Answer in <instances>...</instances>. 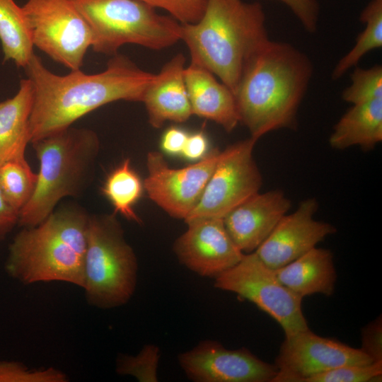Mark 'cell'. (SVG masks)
I'll return each mask as SVG.
<instances>
[{
	"label": "cell",
	"mask_w": 382,
	"mask_h": 382,
	"mask_svg": "<svg viewBox=\"0 0 382 382\" xmlns=\"http://www.w3.org/2000/svg\"><path fill=\"white\" fill-rule=\"evenodd\" d=\"M33 90L29 120L30 143L71 127L87 113L112 102H142L156 74L138 67L118 53L103 71L86 74L80 69L57 75L35 53L25 68Z\"/></svg>",
	"instance_id": "obj_1"
},
{
	"label": "cell",
	"mask_w": 382,
	"mask_h": 382,
	"mask_svg": "<svg viewBox=\"0 0 382 382\" xmlns=\"http://www.w3.org/2000/svg\"><path fill=\"white\" fill-rule=\"evenodd\" d=\"M313 73L310 58L292 45L270 39L245 67L234 92L240 122L258 140L295 129L297 112Z\"/></svg>",
	"instance_id": "obj_2"
},
{
	"label": "cell",
	"mask_w": 382,
	"mask_h": 382,
	"mask_svg": "<svg viewBox=\"0 0 382 382\" xmlns=\"http://www.w3.org/2000/svg\"><path fill=\"white\" fill-rule=\"evenodd\" d=\"M269 40L257 1L207 0L197 22L181 24L190 62L217 76L233 94L248 64Z\"/></svg>",
	"instance_id": "obj_3"
},
{
	"label": "cell",
	"mask_w": 382,
	"mask_h": 382,
	"mask_svg": "<svg viewBox=\"0 0 382 382\" xmlns=\"http://www.w3.org/2000/svg\"><path fill=\"white\" fill-rule=\"evenodd\" d=\"M89 214L76 204L23 227L9 245L6 272L24 284L60 281L83 288Z\"/></svg>",
	"instance_id": "obj_4"
},
{
	"label": "cell",
	"mask_w": 382,
	"mask_h": 382,
	"mask_svg": "<svg viewBox=\"0 0 382 382\" xmlns=\"http://www.w3.org/2000/svg\"><path fill=\"white\" fill-rule=\"evenodd\" d=\"M40 168L34 192L19 212L21 227L44 221L66 197H78L93 180L100 141L93 130L69 127L32 142Z\"/></svg>",
	"instance_id": "obj_5"
},
{
	"label": "cell",
	"mask_w": 382,
	"mask_h": 382,
	"mask_svg": "<svg viewBox=\"0 0 382 382\" xmlns=\"http://www.w3.org/2000/svg\"><path fill=\"white\" fill-rule=\"evenodd\" d=\"M83 289L87 302L109 309L126 304L137 284L138 262L116 214L89 215Z\"/></svg>",
	"instance_id": "obj_6"
},
{
	"label": "cell",
	"mask_w": 382,
	"mask_h": 382,
	"mask_svg": "<svg viewBox=\"0 0 382 382\" xmlns=\"http://www.w3.org/2000/svg\"><path fill=\"white\" fill-rule=\"evenodd\" d=\"M92 34V50L115 55L124 45L163 50L181 40V23L139 0H74Z\"/></svg>",
	"instance_id": "obj_7"
},
{
	"label": "cell",
	"mask_w": 382,
	"mask_h": 382,
	"mask_svg": "<svg viewBox=\"0 0 382 382\" xmlns=\"http://www.w3.org/2000/svg\"><path fill=\"white\" fill-rule=\"evenodd\" d=\"M214 286L253 303L281 325L285 336L309 328L303 298L284 285L255 252L243 254L236 265L214 279Z\"/></svg>",
	"instance_id": "obj_8"
},
{
	"label": "cell",
	"mask_w": 382,
	"mask_h": 382,
	"mask_svg": "<svg viewBox=\"0 0 382 382\" xmlns=\"http://www.w3.org/2000/svg\"><path fill=\"white\" fill-rule=\"evenodd\" d=\"M22 8L33 46L71 71L80 69L92 34L74 0H28Z\"/></svg>",
	"instance_id": "obj_9"
},
{
	"label": "cell",
	"mask_w": 382,
	"mask_h": 382,
	"mask_svg": "<svg viewBox=\"0 0 382 382\" xmlns=\"http://www.w3.org/2000/svg\"><path fill=\"white\" fill-rule=\"evenodd\" d=\"M257 139L238 141L220 151L202 195L185 222L197 218H221L257 193L262 184L253 152Z\"/></svg>",
	"instance_id": "obj_10"
},
{
	"label": "cell",
	"mask_w": 382,
	"mask_h": 382,
	"mask_svg": "<svg viewBox=\"0 0 382 382\" xmlns=\"http://www.w3.org/2000/svg\"><path fill=\"white\" fill-rule=\"evenodd\" d=\"M219 154L216 149L193 164L173 168L162 153L149 152L143 181L149 198L170 216L185 220L198 204Z\"/></svg>",
	"instance_id": "obj_11"
},
{
	"label": "cell",
	"mask_w": 382,
	"mask_h": 382,
	"mask_svg": "<svg viewBox=\"0 0 382 382\" xmlns=\"http://www.w3.org/2000/svg\"><path fill=\"white\" fill-rule=\"evenodd\" d=\"M372 362L361 349L320 337L308 328L285 336L275 360L277 373L272 382H301L342 366Z\"/></svg>",
	"instance_id": "obj_12"
},
{
	"label": "cell",
	"mask_w": 382,
	"mask_h": 382,
	"mask_svg": "<svg viewBox=\"0 0 382 382\" xmlns=\"http://www.w3.org/2000/svg\"><path fill=\"white\" fill-rule=\"evenodd\" d=\"M178 363L195 382H272L277 373L248 349L225 348L216 340H204L180 353Z\"/></svg>",
	"instance_id": "obj_13"
},
{
	"label": "cell",
	"mask_w": 382,
	"mask_h": 382,
	"mask_svg": "<svg viewBox=\"0 0 382 382\" xmlns=\"http://www.w3.org/2000/svg\"><path fill=\"white\" fill-rule=\"evenodd\" d=\"M187 230L173 243L179 262L204 277L215 279L236 265L243 253L228 235L221 218H197L185 221Z\"/></svg>",
	"instance_id": "obj_14"
},
{
	"label": "cell",
	"mask_w": 382,
	"mask_h": 382,
	"mask_svg": "<svg viewBox=\"0 0 382 382\" xmlns=\"http://www.w3.org/2000/svg\"><path fill=\"white\" fill-rule=\"evenodd\" d=\"M315 198H308L296 209L284 215L268 237L254 251L269 267L276 270L297 259L327 236L336 232L332 224L317 221Z\"/></svg>",
	"instance_id": "obj_15"
},
{
	"label": "cell",
	"mask_w": 382,
	"mask_h": 382,
	"mask_svg": "<svg viewBox=\"0 0 382 382\" xmlns=\"http://www.w3.org/2000/svg\"><path fill=\"white\" fill-rule=\"evenodd\" d=\"M291 202L280 190L253 195L224 218V226L243 253H252L263 243Z\"/></svg>",
	"instance_id": "obj_16"
},
{
	"label": "cell",
	"mask_w": 382,
	"mask_h": 382,
	"mask_svg": "<svg viewBox=\"0 0 382 382\" xmlns=\"http://www.w3.org/2000/svg\"><path fill=\"white\" fill-rule=\"evenodd\" d=\"M185 66L184 55L178 53L149 86L142 103L154 128H161L167 121L184 122L192 115L184 78Z\"/></svg>",
	"instance_id": "obj_17"
},
{
	"label": "cell",
	"mask_w": 382,
	"mask_h": 382,
	"mask_svg": "<svg viewBox=\"0 0 382 382\" xmlns=\"http://www.w3.org/2000/svg\"><path fill=\"white\" fill-rule=\"evenodd\" d=\"M184 78L192 115L212 120L227 132H232L240 122L232 91L194 62L185 66Z\"/></svg>",
	"instance_id": "obj_18"
},
{
	"label": "cell",
	"mask_w": 382,
	"mask_h": 382,
	"mask_svg": "<svg viewBox=\"0 0 382 382\" xmlns=\"http://www.w3.org/2000/svg\"><path fill=\"white\" fill-rule=\"evenodd\" d=\"M274 272L284 285L302 298L315 294L330 296L335 290L337 274L328 249L315 247Z\"/></svg>",
	"instance_id": "obj_19"
},
{
	"label": "cell",
	"mask_w": 382,
	"mask_h": 382,
	"mask_svg": "<svg viewBox=\"0 0 382 382\" xmlns=\"http://www.w3.org/2000/svg\"><path fill=\"white\" fill-rule=\"evenodd\" d=\"M34 90L27 78L20 82L17 93L0 103V166L25 158L30 143L29 120L33 103Z\"/></svg>",
	"instance_id": "obj_20"
},
{
	"label": "cell",
	"mask_w": 382,
	"mask_h": 382,
	"mask_svg": "<svg viewBox=\"0 0 382 382\" xmlns=\"http://www.w3.org/2000/svg\"><path fill=\"white\" fill-rule=\"evenodd\" d=\"M382 141V98L352 105L334 125L329 144L342 150L359 146L373 149Z\"/></svg>",
	"instance_id": "obj_21"
},
{
	"label": "cell",
	"mask_w": 382,
	"mask_h": 382,
	"mask_svg": "<svg viewBox=\"0 0 382 382\" xmlns=\"http://www.w3.org/2000/svg\"><path fill=\"white\" fill-rule=\"evenodd\" d=\"M0 42L4 60L25 68L34 54L25 13L14 0H0Z\"/></svg>",
	"instance_id": "obj_22"
},
{
	"label": "cell",
	"mask_w": 382,
	"mask_h": 382,
	"mask_svg": "<svg viewBox=\"0 0 382 382\" xmlns=\"http://www.w3.org/2000/svg\"><path fill=\"white\" fill-rule=\"evenodd\" d=\"M144 190V183L132 167L129 158L125 159L110 173L102 187L103 195L114 208V213L137 224H141V219L134 207Z\"/></svg>",
	"instance_id": "obj_23"
},
{
	"label": "cell",
	"mask_w": 382,
	"mask_h": 382,
	"mask_svg": "<svg viewBox=\"0 0 382 382\" xmlns=\"http://www.w3.org/2000/svg\"><path fill=\"white\" fill-rule=\"evenodd\" d=\"M359 21L365 28L357 37L353 47L336 64L331 74L332 80L342 78L365 54L382 47V0H371L361 11Z\"/></svg>",
	"instance_id": "obj_24"
},
{
	"label": "cell",
	"mask_w": 382,
	"mask_h": 382,
	"mask_svg": "<svg viewBox=\"0 0 382 382\" xmlns=\"http://www.w3.org/2000/svg\"><path fill=\"white\" fill-rule=\"evenodd\" d=\"M37 180V173L32 170L25 158L8 161L0 166V187L18 212L32 197Z\"/></svg>",
	"instance_id": "obj_25"
},
{
	"label": "cell",
	"mask_w": 382,
	"mask_h": 382,
	"mask_svg": "<svg viewBox=\"0 0 382 382\" xmlns=\"http://www.w3.org/2000/svg\"><path fill=\"white\" fill-rule=\"evenodd\" d=\"M160 356L157 345H145L136 355L120 354L116 361V372L133 376L140 382H157Z\"/></svg>",
	"instance_id": "obj_26"
},
{
	"label": "cell",
	"mask_w": 382,
	"mask_h": 382,
	"mask_svg": "<svg viewBox=\"0 0 382 382\" xmlns=\"http://www.w3.org/2000/svg\"><path fill=\"white\" fill-rule=\"evenodd\" d=\"M351 84L342 93L344 101L352 105L382 98V66L376 64L369 69L354 66Z\"/></svg>",
	"instance_id": "obj_27"
},
{
	"label": "cell",
	"mask_w": 382,
	"mask_h": 382,
	"mask_svg": "<svg viewBox=\"0 0 382 382\" xmlns=\"http://www.w3.org/2000/svg\"><path fill=\"white\" fill-rule=\"evenodd\" d=\"M381 375L382 361H379L364 365L342 366L307 377L301 382H369L381 378Z\"/></svg>",
	"instance_id": "obj_28"
},
{
	"label": "cell",
	"mask_w": 382,
	"mask_h": 382,
	"mask_svg": "<svg viewBox=\"0 0 382 382\" xmlns=\"http://www.w3.org/2000/svg\"><path fill=\"white\" fill-rule=\"evenodd\" d=\"M64 372L50 367L31 369L17 361H0V382H66Z\"/></svg>",
	"instance_id": "obj_29"
},
{
	"label": "cell",
	"mask_w": 382,
	"mask_h": 382,
	"mask_svg": "<svg viewBox=\"0 0 382 382\" xmlns=\"http://www.w3.org/2000/svg\"><path fill=\"white\" fill-rule=\"evenodd\" d=\"M154 8L167 11L181 24L197 22L204 13L207 0H139Z\"/></svg>",
	"instance_id": "obj_30"
},
{
	"label": "cell",
	"mask_w": 382,
	"mask_h": 382,
	"mask_svg": "<svg viewBox=\"0 0 382 382\" xmlns=\"http://www.w3.org/2000/svg\"><path fill=\"white\" fill-rule=\"evenodd\" d=\"M286 6L309 33L317 31L320 6L317 0H267Z\"/></svg>",
	"instance_id": "obj_31"
},
{
	"label": "cell",
	"mask_w": 382,
	"mask_h": 382,
	"mask_svg": "<svg viewBox=\"0 0 382 382\" xmlns=\"http://www.w3.org/2000/svg\"><path fill=\"white\" fill-rule=\"evenodd\" d=\"M381 337V318L369 324L362 330V347L361 349L374 361H382Z\"/></svg>",
	"instance_id": "obj_32"
},
{
	"label": "cell",
	"mask_w": 382,
	"mask_h": 382,
	"mask_svg": "<svg viewBox=\"0 0 382 382\" xmlns=\"http://www.w3.org/2000/svg\"><path fill=\"white\" fill-rule=\"evenodd\" d=\"M188 133L182 128L172 126L163 134L161 139V148L163 152L170 155L181 154Z\"/></svg>",
	"instance_id": "obj_33"
},
{
	"label": "cell",
	"mask_w": 382,
	"mask_h": 382,
	"mask_svg": "<svg viewBox=\"0 0 382 382\" xmlns=\"http://www.w3.org/2000/svg\"><path fill=\"white\" fill-rule=\"evenodd\" d=\"M208 149V140L203 132L188 134L181 155L187 160L197 161L203 158Z\"/></svg>",
	"instance_id": "obj_34"
},
{
	"label": "cell",
	"mask_w": 382,
	"mask_h": 382,
	"mask_svg": "<svg viewBox=\"0 0 382 382\" xmlns=\"http://www.w3.org/2000/svg\"><path fill=\"white\" fill-rule=\"evenodd\" d=\"M19 212L6 199L0 187V238L18 224Z\"/></svg>",
	"instance_id": "obj_35"
}]
</instances>
